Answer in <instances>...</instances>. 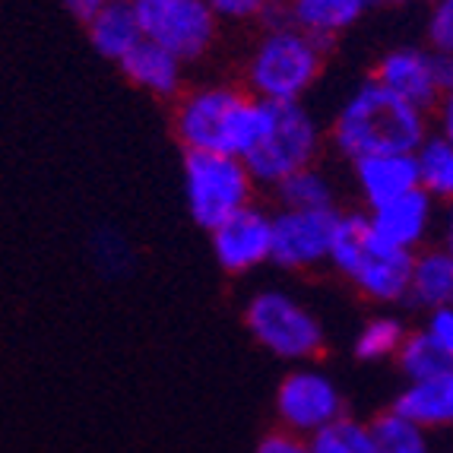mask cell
<instances>
[{
    "instance_id": "obj_1",
    "label": "cell",
    "mask_w": 453,
    "mask_h": 453,
    "mask_svg": "<svg viewBox=\"0 0 453 453\" xmlns=\"http://www.w3.org/2000/svg\"><path fill=\"white\" fill-rule=\"evenodd\" d=\"M270 105L242 83L188 86L172 102V136L184 152H219L244 159L264 136Z\"/></svg>"
},
{
    "instance_id": "obj_4",
    "label": "cell",
    "mask_w": 453,
    "mask_h": 453,
    "mask_svg": "<svg viewBox=\"0 0 453 453\" xmlns=\"http://www.w3.org/2000/svg\"><path fill=\"white\" fill-rule=\"evenodd\" d=\"M330 270L358 298H365L378 311H393L406 304L412 254L380 242L362 210H342Z\"/></svg>"
},
{
    "instance_id": "obj_7",
    "label": "cell",
    "mask_w": 453,
    "mask_h": 453,
    "mask_svg": "<svg viewBox=\"0 0 453 453\" xmlns=\"http://www.w3.org/2000/svg\"><path fill=\"white\" fill-rule=\"evenodd\" d=\"M181 172L190 219L206 232L232 219L244 206L257 203V184L244 159L219 152H184Z\"/></svg>"
},
{
    "instance_id": "obj_11",
    "label": "cell",
    "mask_w": 453,
    "mask_h": 453,
    "mask_svg": "<svg viewBox=\"0 0 453 453\" xmlns=\"http://www.w3.org/2000/svg\"><path fill=\"white\" fill-rule=\"evenodd\" d=\"M212 257L226 276L242 280L270 264L273 254V212L260 203L244 206L232 219L210 232Z\"/></svg>"
},
{
    "instance_id": "obj_17",
    "label": "cell",
    "mask_w": 453,
    "mask_h": 453,
    "mask_svg": "<svg viewBox=\"0 0 453 453\" xmlns=\"http://www.w3.org/2000/svg\"><path fill=\"white\" fill-rule=\"evenodd\" d=\"M390 409L418 428H425L428 434L453 431V371L441 374V378L403 384V390L393 396Z\"/></svg>"
},
{
    "instance_id": "obj_10",
    "label": "cell",
    "mask_w": 453,
    "mask_h": 453,
    "mask_svg": "<svg viewBox=\"0 0 453 453\" xmlns=\"http://www.w3.org/2000/svg\"><path fill=\"white\" fill-rule=\"evenodd\" d=\"M273 212L270 264L286 273H318L330 266L342 210H282Z\"/></svg>"
},
{
    "instance_id": "obj_28",
    "label": "cell",
    "mask_w": 453,
    "mask_h": 453,
    "mask_svg": "<svg viewBox=\"0 0 453 453\" xmlns=\"http://www.w3.org/2000/svg\"><path fill=\"white\" fill-rule=\"evenodd\" d=\"M428 19H425V45L438 54L453 58V0H434L428 4Z\"/></svg>"
},
{
    "instance_id": "obj_5",
    "label": "cell",
    "mask_w": 453,
    "mask_h": 453,
    "mask_svg": "<svg viewBox=\"0 0 453 453\" xmlns=\"http://www.w3.org/2000/svg\"><path fill=\"white\" fill-rule=\"evenodd\" d=\"M242 324L266 356L292 365H314L326 352L324 320L286 288L266 286L244 298Z\"/></svg>"
},
{
    "instance_id": "obj_18",
    "label": "cell",
    "mask_w": 453,
    "mask_h": 453,
    "mask_svg": "<svg viewBox=\"0 0 453 453\" xmlns=\"http://www.w3.org/2000/svg\"><path fill=\"white\" fill-rule=\"evenodd\" d=\"M406 304L418 314L453 304V260L434 242L412 254Z\"/></svg>"
},
{
    "instance_id": "obj_14",
    "label": "cell",
    "mask_w": 453,
    "mask_h": 453,
    "mask_svg": "<svg viewBox=\"0 0 453 453\" xmlns=\"http://www.w3.org/2000/svg\"><path fill=\"white\" fill-rule=\"evenodd\" d=\"M349 178L356 188L362 210L396 200L418 188V165L416 152H380V156H365V159L349 162Z\"/></svg>"
},
{
    "instance_id": "obj_23",
    "label": "cell",
    "mask_w": 453,
    "mask_h": 453,
    "mask_svg": "<svg viewBox=\"0 0 453 453\" xmlns=\"http://www.w3.org/2000/svg\"><path fill=\"white\" fill-rule=\"evenodd\" d=\"M368 428L378 453H434L428 431L403 418L400 412H393L390 406L380 409L378 416H371Z\"/></svg>"
},
{
    "instance_id": "obj_34",
    "label": "cell",
    "mask_w": 453,
    "mask_h": 453,
    "mask_svg": "<svg viewBox=\"0 0 453 453\" xmlns=\"http://www.w3.org/2000/svg\"><path fill=\"white\" fill-rule=\"evenodd\" d=\"M412 4H434V0H368V7H412Z\"/></svg>"
},
{
    "instance_id": "obj_12",
    "label": "cell",
    "mask_w": 453,
    "mask_h": 453,
    "mask_svg": "<svg viewBox=\"0 0 453 453\" xmlns=\"http://www.w3.org/2000/svg\"><path fill=\"white\" fill-rule=\"evenodd\" d=\"M368 80L384 86L396 98L409 105L431 111L441 98V73H438V51L428 45H393L374 58L368 70Z\"/></svg>"
},
{
    "instance_id": "obj_33",
    "label": "cell",
    "mask_w": 453,
    "mask_h": 453,
    "mask_svg": "<svg viewBox=\"0 0 453 453\" xmlns=\"http://www.w3.org/2000/svg\"><path fill=\"white\" fill-rule=\"evenodd\" d=\"M434 244H438L447 257L453 260V203L441 206V219H438V234H434Z\"/></svg>"
},
{
    "instance_id": "obj_27",
    "label": "cell",
    "mask_w": 453,
    "mask_h": 453,
    "mask_svg": "<svg viewBox=\"0 0 453 453\" xmlns=\"http://www.w3.org/2000/svg\"><path fill=\"white\" fill-rule=\"evenodd\" d=\"M130 257H134V250H130L124 234L111 232V228L96 232V238H92V260H96V266L105 276H121L130 266Z\"/></svg>"
},
{
    "instance_id": "obj_13",
    "label": "cell",
    "mask_w": 453,
    "mask_h": 453,
    "mask_svg": "<svg viewBox=\"0 0 453 453\" xmlns=\"http://www.w3.org/2000/svg\"><path fill=\"white\" fill-rule=\"evenodd\" d=\"M365 216H368L371 228H374V234H378L380 242L416 254L425 244L434 242L441 206L434 203L422 188H416V190H409V194L396 196V200H387V203L374 206V210H368Z\"/></svg>"
},
{
    "instance_id": "obj_16",
    "label": "cell",
    "mask_w": 453,
    "mask_h": 453,
    "mask_svg": "<svg viewBox=\"0 0 453 453\" xmlns=\"http://www.w3.org/2000/svg\"><path fill=\"white\" fill-rule=\"evenodd\" d=\"M118 70H121L130 86H136V89L152 98H162V102H174L188 89V76H184L188 67L168 51L146 42V38L118 64Z\"/></svg>"
},
{
    "instance_id": "obj_8",
    "label": "cell",
    "mask_w": 453,
    "mask_h": 453,
    "mask_svg": "<svg viewBox=\"0 0 453 453\" xmlns=\"http://www.w3.org/2000/svg\"><path fill=\"white\" fill-rule=\"evenodd\" d=\"M146 42L190 67L210 58L222 23L206 0H130Z\"/></svg>"
},
{
    "instance_id": "obj_29",
    "label": "cell",
    "mask_w": 453,
    "mask_h": 453,
    "mask_svg": "<svg viewBox=\"0 0 453 453\" xmlns=\"http://www.w3.org/2000/svg\"><path fill=\"white\" fill-rule=\"evenodd\" d=\"M418 326H422L425 336L438 346V352L450 362V368H453V304L450 308H438V311L422 314V324Z\"/></svg>"
},
{
    "instance_id": "obj_3",
    "label": "cell",
    "mask_w": 453,
    "mask_h": 453,
    "mask_svg": "<svg viewBox=\"0 0 453 453\" xmlns=\"http://www.w3.org/2000/svg\"><path fill=\"white\" fill-rule=\"evenodd\" d=\"M330 48L295 29L286 16L273 19L254 38L242 67V86L260 102L292 105L304 102L320 83Z\"/></svg>"
},
{
    "instance_id": "obj_24",
    "label": "cell",
    "mask_w": 453,
    "mask_h": 453,
    "mask_svg": "<svg viewBox=\"0 0 453 453\" xmlns=\"http://www.w3.org/2000/svg\"><path fill=\"white\" fill-rule=\"evenodd\" d=\"M396 371L409 380H428V378H441V374H450V362L438 352V346L425 336L422 326H412L403 340L400 352L393 358Z\"/></svg>"
},
{
    "instance_id": "obj_32",
    "label": "cell",
    "mask_w": 453,
    "mask_h": 453,
    "mask_svg": "<svg viewBox=\"0 0 453 453\" xmlns=\"http://www.w3.org/2000/svg\"><path fill=\"white\" fill-rule=\"evenodd\" d=\"M111 4H121V0H64V7L70 10L76 23H89L92 16H98L102 10H108Z\"/></svg>"
},
{
    "instance_id": "obj_25",
    "label": "cell",
    "mask_w": 453,
    "mask_h": 453,
    "mask_svg": "<svg viewBox=\"0 0 453 453\" xmlns=\"http://www.w3.org/2000/svg\"><path fill=\"white\" fill-rule=\"evenodd\" d=\"M308 447L311 453H378L368 418H356L349 412L326 428H320L314 438H308Z\"/></svg>"
},
{
    "instance_id": "obj_30",
    "label": "cell",
    "mask_w": 453,
    "mask_h": 453,
    "mask_svg": "<svg viewBox=\"0 0 453 453\" xmlns=\"http://www.w3.org/2000/svg\"><path fill=\"white\" fill-rule=\"evenodd\" d=\"M254 453H311V447H308V441L298 438V434H288V431H282V428H273L257 441Z\"/></svg>"
},
{
    "instance_id": "obj_19",
    "label": "cell",
    "mask_w": 453,
    "mask_h": 453,
    "mask_svg": "<svg viewBox=\"0 0 453 453\" xmlns=\"http://www.w3.org/2000/svg\"><path fill=\"white\" fill-rule=\"evenodd\" d=\"M86 35H89V45L111 64H121L143 42V32H140V23L130 10V0L111 4L108 10L92 16L86 23Z\"/></svg>"
},
{
    "instance_id": "obj_15",
    "label": "cell",
    "mask_w": 453,
    "mask_h": 453,
    "mask_svg": "<svg viewBox=\"0 0 453 453\" xmlns=\"http://www.w3.org/2000/svg\"><path fill=\"white\" fill-rule=\"evenodd\" d=\"M368 13V0H288L282 16L295 29L330 48L346 32H352Z\"/></svg>"
},
{
    "instance_id": "obj_31",
    "label": "cell",
    "mask_w": 453,
    "mask_h": 453,
    "mask_svg": "<svg viewBox=\"0 0 453 453\" xmlns=\"http://www.w3.org/2000/svg\"><path fill=\"white\" fill-rule=\"evenodd\" d=\"M428 121H431V134L447 140L453 146V89H447L444 96L434 102V108L428 111Z\"/></svg>"
},
{
    "instance_id": "obj_21",
    "label": "cell",
    "mask_w": 453,
    "mask_h": 453,
    "mask_svg": "<svg viewBox=\"0 0 453 453\" xmlns=\"http://www.w3.org/2000/svg\"><path fill=\"white\" fill-rule=\"evenodd\" d=\"M270 194L276 196V206L282 210H340V184L320 168V162L286 178Z\"/></svg>"
},
{
    "instance_id": "obj_22",
    "label": "cell",
    "mask_w": 453,
    "mask_h": 453,
    "mask_svg": "<svg viewBox=\"0 0 453 453\" xmlns=\"http://www.w3.org/2000/svg\"><path fill=\"white\" fill-rule=\"evenodd\" d=\"M418 165V188L434 200L438 206L453 203V146L441 136L428 134L422 146L416 150Z\"/></svg>"
},
{
    "instance_id": "obj_6",
    "label": "cell",
    "mask_w": 453,
    "mask_h": 453,
    "mask_svg": "<svg viewBox=\"0 0 453 453\" xmlns=\"http://www.w3.org/2000/svg\"><path fill=\"white\" fill-rule=\"evenodd\" d=\"M324 124L318 121V114L311 111L304 102L270 105L264 136L244 156V165H248L257 190H276L286 178L318 165L320 156H324Z\"/></svg>"
},
{
    "instance_id": "obj_2",
    "label": "cell",
    "mask_w": 453,
    "mask_h": 453,
    "mask_svg": "<svg viewBox=\"0 0 453 453\" xmlns=\"http://www.w3.org/2000/svg\"><path fill=\"white\" fill-rule=\"evenodd\" d=\"M324 134L326 146L349 165L380 152H416L428 140L431 121L428 111L409 105L365 76L333 111Z\"/></svg>"
},
{
    "instance_id": "obj_26",
    "label": "cell",
    "mask_w": 453,
    "mask_h": 453,
    "mask_svg": "<svg viewBox=\"0 0 453 453\" xmlns=\"http://www.w3.org/2000/svg\"><path fill=\"white\" fill-rule=\"evenodd\" d=\"M206 4L212 7V13H216L219 23L266 26V23H273V19H280L288 0H206Z\"/></svg>"
},
{
    "instance_id": "obj_9",
    "label": "cell",
    "mask_w": 453,
    "mask_h": 453,
    "mask_svg": "<svg viewBox=\"0 0 453 453\" xmlns=\"http://www.w3.org/2000/svg\"><path fill=\"white\" fill-rule=\"evenodd\" d=\"M273 412H276V428L308 441L320 428L346 416V396L336 378L318 362L292 365L276 384Z\"/></svg>"
},
{
    "instance_id": "obj_20",
    "label": "cell",
    "mask_w": 453,
    "mask_h": 453,
    "mask_svg": "<svg viewBox=\"0 0 453 453\" xmlns=\"http://www.w3.org/2000/svg\"><path fill=\"white\" fill-rule=\"evenodd\" d=\"M409 330H412V326H409L400 314H393V311H374L371 318L362 320L358 333L352 336V358L362 365L393 362Z\"/></svg>"
}]
</instances>
